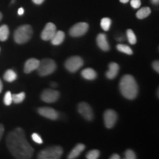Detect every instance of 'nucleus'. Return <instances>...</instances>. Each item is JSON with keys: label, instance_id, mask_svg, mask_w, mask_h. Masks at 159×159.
Returning a JSON list of instances; mask_svg holds the SVG:
<instances>
[{"label": "nucleus", "instance_id": "obj_26", "mask_svg": "<svg viewBox=\"0 0 159 159\" xmlns=\"http://www.w3.org/2000/svg\"><path fill=\"white\" fill-rule=\"evenodd\" d=\"M100 152L98 150H92L89 151L88 153L86 154L87 159H97L99 158Z\"/></svg>", "mask_w": 159, "mask_h": 159}, {"label": "nucleus", "instance_id": "obj_32", "mask_svg": "<svg viewBox=\"0 0 159 159\" xmlns=\"http://www.w3.org/2000/svg\"><path fill=\"white\" fill-rule=\"evenodd\" d=\"M4 132H5V128H4V125L0 124V140H1L2 137Z\"/></svg>", "mask_w": 159, "mask_h": 159}, {"label": "nucleus", "instance_id": "obj_39", "mask_svg": "<svg viewBox=\"0 0 159 159\" xmlns=\"http://www.w3.org/2000/svg\"><path fill=\"white\" fill-rule=\"evenodd\" d=\"M52 85L53 87L57 86V83H52Z\"/></svg>", "mask_w": 159, "mask_h": 159}, {"label": "nucleus", "instance_id": "obj_14", "mask_svg": "<svg viewBox=\"0 0 159 159\" xmlns=\"http://www.w3.org/2000/svg\"><path fill=\"white\" fill-rule=\"evenodd\" d=\"M97 43L98 47L103 51H108L110 49L108 41L106 35L104 33H99L97 37Z\"/></svg>", "mask_w": 159, "mask_h": 159}, {"label": "nucleus", "instance_id": "obj_35", "mask_svg": "<svg viewBox=\"0 0 159 159\" xmlns=\"http://www.w3.org/2000/svg\"><path fill=\"white\" fill-rule=\"evenodd\" d=\"M111 159H119L120 158V156H119L118 154H114L111 156Z\"/></svg>", "mask_w": 159, "mask_h": 159}, {"label": "nucleus", "instance_id": "obj_5", "mask_svg": "<svg viewBox=\"0 0 159 159\" xmlns=\"http://www.w3.org/2000/svg\"><path fill=\"white\" fill-rule=\"evenodd\" d=\"M63 152V148L60 146H53L41 150L38 155L39 159H59Z\"/></svg>", "mask_w": 159, "mask_h": 159}, {"label": "nucleus", "instance_id": "obj_9", "mask_svg": "<svg viewBox=\"0 0 159 159\" xmlns=\"http://www.w3.org/2000/svg\"><path fill=\"white\" fill-rule=\"evenodd\" d=\"M117 114L112 109H108L105 111L103 115L104 123L107 128H112L116 125L117 121Z\"/></svg>", "mask_w": 159, "mask_h": 159}, {"label": "nucleus", "instance_id": "obj_11", "mask_svg": "<svg viewBox=\"0 0 159 159\" xmlns=\"http://www.w3.org/2000/svg\"><path fill=\"white\" fill-rule=\"evenodd\" d=\"M56 26L52 22H49L46 25L41 33V37L43 41H50L56 33Z\"/></svg>", "mask_w": 159, "mask_h": 159}, {"label": "nucleus", "instance_id": "obj_23", "mask_svg": "<svg viewBox=\"0 0 159 159\" xmlns=\"http://www.w3.org/2000/svg\"><path fill=\"white\" fill-rule=\"evenodd\" d=\"M26 94L25 92H21L19 94H12V98H13V102H14L16 104L22 102L25 100Z\"/></svg>", "mask_w": 159, "mask_h": 159}, {"label": "nucleus", "instance_id": "obj_25", "mask_svg": "<svg viewBox=\"0 0 159 159\" xmlns=\"http://www.w3.org/2000/svg\"><path fill=\"white\" fill-rule=\"evenodd\" d=\"M126 34H127V38H128L129 43H130V44H135L137 41V39H136V35H135L134 32L132 30L129 29L127 30Z\"/></svg>", "mask_w": 159, "mask_h": 159}, {"label": "nucleus", "instance_id": "obj_13", "mask_svg": "<svg viewBox=\"0 0 159 159\" xmlns=\"http://www.w3.org/2000/svg\"><path fill=\"white\" fill-rule=\"evenodd\" d=\"M40 61L36 58H30L27 60L25 62V68H24V71L26 74H29L33 71L36 70L39 67Z\"/></svg>", "mask_w": 159, "mask_h": 159}, {"label": "nucleus", "instance_id": "obj_10", "mask_svg": "<svg viewBox=\"0 0 159 159\" xmlns=\"http://www.w3.org/2000/svg\"><path fill=\"white\" fill-rule=\"evenodd\" d=\"M41 99L47 103H53L60 97L59 91L52 89H46L41 94Z\"/></svg>", "mask_w": 159, "mask_h": 159}, {"label": "nucleus", "instance_id": "obj_3", "mask_svg": "<svg viewBox=\"0 0 159 159\" xmlns=\"http://www.w3.org/2000/svg\"><path fill=\"white\" fill-rule=\"evenodd\" d=\"M33 30L30 25H25L20 26L14 33V41L19 44H23L30 41L33 36Z\"/></svg>", "mask_w": 159, "mask_h": 159}, {"label": "nucleus", "instance_id": "obj_20", "mask_svg": "<svg viewBox=\"0 0 159 159\" xmlns=\"http://www.w3.org/2000/svg\"><path fill=\"white\" fill-rule=\"evenodd\" d=\"M10 30L7 25H3L0 27V41H5L8 39Z\"/></svg>", "mask_w": 159, "mask_h": 159}, {"label": "nucleus", "instance_id": "obj_33", "mask_svg": "<svg viewBox=\"0 0 159 159\" xmlns=\"http://www.w3.org/2000/svg\"><path fill=\"white\" fill-rule=\"evenodd\" d=\"M32 1H33V3H35V5H41V4H42L43 2H44V0H32Z\"/></svg>", "mask_w": 159, "mask_h": 159}, {"label": "nucleus", "instance_id": "obj_4", "mask_svg": "<svg viewBox=\"0 0 159 159\" xmlns=\"http://www.w3.org/2000/svg\"><path fill=\"white\" fill-rule=\"evenodd\" d=\"M57 68L56 63L52 59L45 58L40 61L39 66L38 67V74L40 76H47L52 74Z\"/></svg>", "mask_w": 159, "mask_h": 159}, {"label": "nucleus", "instance_id": "obj_12", "mask_svg": "<svg viewBox=\"0 0 159 159\" xmlns=\"http://www.w3.org/2000/svg\"><path fill=\"white\" fill-rule=\"evenodd\" d=\"M39 114L45 118L51 119V120H56L58 119L59 114L55 109L49 108V107H41L38 109Z\"/></svg>", "mask_w": 159, "mask_h": 159}, {"label": "nucleus", "instance_id": "obj_8", "mask_svg": "<svg viewBox=\"0 0 159 159\" xmlns=\"http://www.w3.org/2000/svg\"><path fill=\"white\" fill-rule=\"evenodd\" d=\"M89 25L85 22H80L71 27L69 34L71 37H80L85 35L89 30Z\"/></svg>", "mask_w": 159, "mask_h": 159}, {"label": "nucleus", "instance_id": "obj_6", "mask_svg": "<svg viewBox=\"0 0 159 159\" xmlns=\"http://www.w3.org/2000/svg\"><path fill=\"white\" fill-rule=\"evenodd\" d=\"M83 60L79 56H72L66 60L65 67L70 72H76L83 66Z\"/></svg>", "mask_w": 159, "mask_h": 159}, {"label": "nucleus", "instance_id": "obj_28", "mask_svg": "<svg viewBox=\"0 0 159 159\" xmlns=\"http://www.w3.org/2000/svg\"><path fill=\"white\" fill-rule=\"evenodd\" d=\"M125 158L126 159H136V155L132 150H127L125 152Z\"/></svg>", "mask_w": 159, "mask_h": 159}, {"label": "nucleus", "instance_id": "obj_36", "mask_svg": "<svg viewBox=\"0 0 159 159\" xmlns=\"http://www.w3.org/2000/svg\"><path fill=\"white\" fill-rule=\"evenodd\" d=\"M2 89H3V84H2V82L1 79H0V93L2 91Z\"/></svg>", "mask_w": 159, "mask_h": 159}, {"label": "nucleus", "instance_id": "obj_29", "mask_svg": "<svg viewBox=\"0 0 159 159\" xmlns=\"http://www.w3.org/2000/svg\"><path fill=\"white\" fill-rule=\"evenodd\" d=\"M32 139H33L35 143H37V144H43L42 139H41V137L40 136L39 134H36V133H34V134H32Z\"/></svg>", "mask_w": 159, "mask_h": 159}, {"label": "nucleus", "instance_id": "obj_16", "mask_svg": "<svg viewBox=\"0 0 159 159\" xmlns=\"http://www.w3.org/2000/svg\"><path fill=\"white\" fill-rule=\"evenodd\" d=\"M85 149V146L83 144H77L74 148L71 150L70 153L67 156V158L69 159H75L80 155L81 152H83Z\"/></svg>", "mask_w": 159, "mask_h": 159}, {"label": "nucleus", "instance_id": "obj_2", "mask_svg": "<svg viewBox=\"0 0 159 159\" xmlns=\"http://www.w3.org/2000/svg\"><path fill=\"white\" fill-rule=\"evenodd\" d=\"M119 89L125 98L134 99L138 95L139 86L132 75H125L119 82Z\"/></svg>", "mask_w": 159, "mask_h": 159}, {"label": "nucleus", "instance_id": "obj_41", "mask_svg": "<svg viewBox=\"0 0 159 159\" xmlns=\"http://www.w3.org/2000/svg\"><path fill=\"white\" fill-rule=\"evenodd\" d=\"M0 52H1V48H0Z\"/></svg>", "mask_w": 159, "mask_h": 159}, {"label": "nucleus", "instance_id": "obj_30", "mask_svg": "<svg viewBox=\"0 0 159 159\" xmlns=\"http://www.w3.org/2000/svg\"><path fill=\"white\" fill-rule=\"evenodd\" d=\"M130 5L135 9L139 8L141 6V0H131Z\"/></svg>", "mask_w": 159, "mask_h": 159}, {"label": "nucleus", "instance_id": "obj_38", "mask_svg": "<svg viewBox=\"0 0 159 159\" xmlns=\"http://www.w3.org/2000/svg\"><path fill=\"white\" fill-rule=\"evenodd\" d=\"M152 2L156 5V4H158V0H152Z\"/></svg>", "mask_w": 159, "mask_h": 159}, {"label": "nucleus", "instance_id": "obj_40", "mask_svg": "<svg viewBox=\"0 0 159 159\" xmlns=\"http://www.w3.org/2000/svg\"><path fill=\"white\" fill-rule=\"evenodd\" d=\"M2 19V13L1 12H0V21H1Z\"/></svg>", "mask_w": 159, "mask_h": 159}, {"label": "nucleus", "instance_id": "obj_19", "mask_svg": "<svg viewBox=\"0 0 159 159\" xmlns=\"http://www.w3.org/2000/svg\"><path fill=\"white\" fill-rule=\"evenodd\" d=\"M151 10L149 7H144L139 9L136 13V17L139 19H144L150 15Z\"/></svg>", "mask_w": 159, "mask_h": 159}, {"label": "nucleus", "instance_id": "obj_31", "mask_svg": "<svg viewBox=\"0 0 159 159\" xmlns=\"http://www.w3.org/2000/svg\"><path fill=\"white\" fill-rule=\"evenodd\" d=\"M152 67H153L154 70L156 71V72H159V63L158 61H154L153 63H152Z\"/></svg>", "mask_w": 159, "mask_h": 159}, {"label": "nucleus", "instance_id": "obj_18", "mask_svg": "<svg viewBox=\"0 0 159 159\" xmlns=\"http://www.w3.org/2000/svg\"><path fill=\"white\" fill-rule=\"evenodd\" d=\"M64 39H65L64 32L59 30V31H56L55 35L53 36V38L50 40V41H51L52 44L57 46V45L61 44V43L63 42V41H64Z\"/></svg>", "mask_w": 159, "mask_h": 159}, {"label": "nucleus", "instance_id": "obj_21", "mask_svg": "<svg viewBox=\"0 0 159 159\" xmlns=\"http://www.w3.org/2000/svg\"><path fill=\"white\" fill-rule=\"evenodd\" d=\"M17 78V74L14 71L12 70V69H8L5 71V73L4 74V79L7 82L11 83L15 81Z\"/></svg>", "mask_w": 159, "mask_h": 159}, {"label": "nucleus", "instance_id": "obj_1", "mask_svg": "<svg viewBox=\"0 0 159 159\" xmlns=\"http://www.w3.org/2000/svg\"><path fill=\"white\" fill-rule=\"evenodd\" d=\"M6 144L12 156L17 159H30L34 150L27 142L22 128H17L11 131L6 138Z\"/></svg>", "mask_w": 159, "mask_h": 159}, {"label": "nucleus", "instance_id": "obj_15", "mask_svg": "<svg viewBox=\"0 0 159 159\" xmlns=\"http://www.w3.org/2000/svg\"><path fill=\"white\" fill-rule=\"evenodd\" d=\"M119 71V66L116 63L112 62L109 63L108 70L106 72L107 78L113 80L117 76Z\"/></svg>", "mask_w": 159, "mask_h": 159}, {"label": "nucleus", "instance_id": "obj_27", "mask_svg": "<svg viewBox=\"0 0 159 159\" xmlns=\"http://www.w3.org/2000/svg\"><path fill=\"white\" fill-rule=\"evenodd\" d=\"M13 102V98H12V94L10 91H7L5 93L4 97V103L5 105H11Z\"/></svg>", "mask_w": 159, "mask_h": 159}, {"label": "nucleus", "instance_id": "obj_7", "mask_svg": "<svg viewBox=\"0 0 159 159\" xmlns=\"http://www.w3.org/2000/svg\"><path fill=\"white\" fill-rule=\"evenodd\" d=\"M77 111L85 120L91 121L94 118V112L92 108L87 102H80L77 105Z\"/></svg>", "mask_w": 159, "mask_h": 159}, {"label": "nucleus", "instance_id": "obj_37", "mask_svg": "<svg viewBox=\"0 0 159 159\" xmlns=\"http://www.w3.org/2000/svg\"><path fill=\"white\" fill-rule=\"evenodd\" d=\"M119 1H120L123 4H125V3H128L129 2V0H119Z\"/></svg>", "mask_w": 159, "mask_h": 159}, {"label": "nucleus", "instance_id": "obj_17", "mask_svg": "<svg viewBox=\"0 0 159 159\" xmlns=\"http://www.w3.org/2000/svg\"><path fill=\"white\" fill-rule=\"evenodd\" d=\"M81 75L83 78L88 80H95L97 77V72L91 68H86L81 71Z\"/></svg>", "mask_w": 159, "mask_h": 159}, {"label": "nucleus", "instance_id": "obj_24", "mask_svg": "<svg viewBox=\"0 0 159 159\" xmlns=\"http://www.w3.org/2000/svg\"><path fill=\"white\" fill-rule=\"evenodd\" d=\"M100 25L103 30L108 31L111 28V19H109V18H103V19H102V20H101Z\"/></svg>", "mask_w": 159, "mask_h": 159}, {"label": "nucleus", "instance_id": "obj_22", "mask_svg": "<svg viewBox=\"0 0 159 159\" xmlns=\"http://www.w3.org/2000/svg\"><path fill=\"white\" fill-rule=\"evenodd\" d=\"M116 49L118 51L121 52L125 53V54H127L129 55H131L134 54V52H133L132 49L127 45L121 44V43H119V44L116 46Z\"/></svg>", "mask_w": 159, "mask_h": 159}, {"label": "nucleus", "instance_id": "obj_34", "mask_svg": "<svg viewBox=\"0 0 159 159\" xmlns=\"http://www.w3.org/2000/svg\"><path fill=\"white\" fill-rule=\"evenodd\" d=\"M24 13H25V10L22 7H20V8L18 10V14L19 16H21L24 14Z\"/></svg>", "mask_w": 159, "mask_h": 159}]
</instances>
